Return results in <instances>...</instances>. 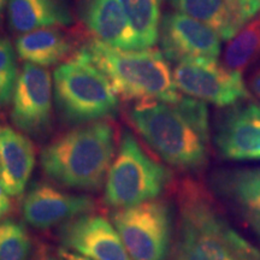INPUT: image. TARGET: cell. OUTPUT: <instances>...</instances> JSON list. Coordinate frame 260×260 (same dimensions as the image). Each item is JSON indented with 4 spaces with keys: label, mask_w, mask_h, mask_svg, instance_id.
<instances>
[{
    "label": "cell",
    "mask_w": 260,
    "mask_h": 260,
    "mask_svg": "<svg viewBox=\"0 0 260 260\" xmlns=\"http://www.w3.org/2000/svg\"><path fill=\"white\" fill-rule=\"evenodd\" d=\"M128 118L149 147L171 167L198 171L209 160L210 122L206 103L181 96L175 103H136Z\"/></svg>",
    "instance_id": "obj_1"
},
{
    "label": "cell",
    "mask_w": 260,
    "mask_h": 260,
    "mask_svg": "<svg viewBox=\"0 0 260 260\" xmlns=\"http://www.w3.org/2000/svg\"><path fill=\"white\" fill-rule=\"evenodd\" d=\"M170 260H260V252L234 230L212 201L187 182L180 193V217Z\"/></svg>",
    "instance_id": "obj_2"
},
{
    "label": "cell",
    "mask_w": 260,
    "mask_h": 260,
    "mask_svg": "<svg viewBox=\"0 0 260 260\" xmlns=\"http://www.w3.org/2000/svg\"><path fill=\"white\" fill-rule=\"evenodd\" d=\"M116 132L107 121L84 123L58 136L42 149V171L61 186L100 189L117 152Z\"/></svg>",
    "instance_id": "obj_3"
},
{
    "label": "cell",
    "mask_w": 260,
    "mask_h": 260,
    "mask_svg": "<svg viewBox=\"0 0 260 260\" xmlns=\"http://www.w3.org/2000/svg\"><path fill=\"white\" fill-rule=\"evenodd\" d=\"M81 50L123 100L175 103L182 96L169 60L158 48L121 50L94 39Z\"/></svg>",
    "instance_id": "obj_4"
},
{
    "label": "cell",
    "mask_w": 260,
    "mask_h": 260,
    "mask_svg": "<svg viewBox=\"0 0 260 260\" xmlns=\"http://www.w3.org/2000/svg\"><path fill=\"white\" fill-rule=\"evenodd\" d=\"M53 94L60 116L74 124L104 121L119 110L110 81L82 50L54 70Z\"/></svg>",
    "instance_id": "obj_5"
},
{
    "label": "cell",
    "mask_w": 260,
    "mask_h": 260,
    "mask_svg": "<svg viewBox=\"0 0 260 260\" xmlns=\"http://www.w3.org/2000/svg\"><path fill=\"white\" fill-rule=\"evenodd\" d=\"M171 180L170 171L124 130L105 180L104 200L115 209L157 199Z\"/></svg>",
    "instance_id": "obj_6"
},
{
    "label": "cell",
    "mask_w": 260,
    "mask_h": 260,
    "mask_svg": "<svg viewBox=\"0 0 260 260\" xmlns=\"http://www.w3.org/2000/svg\"><path fill=\"white\" fill-rule=\"evenodd\" d=\"M111 220L132 260H168L172 237V211L153 199L116 209Z\"/></svg>",
    "instance_id": "obj_7"
},
{
    "label": "cell",
    "mask_w": 260,
    "mask_h": 260,
    "mask_svg": "<svg viewBox=\"0 0 260 260\" xmlns=\"http://www.w3.org/2000/svg\"><path fill=\"white\" fill-rule=\"evenodd\" d=\"M174 80L180 92L217 106H232L251 96L242 74L212 59L181 61L174 69Z\"/></svg>",
    "instance_id": "obj_8"
},
{
    "label": "cell",
    "mask_w": 260,
    "mask_h": 260,
    "mask_svg": "<svg viewBox=\"0 0 260 260\" xmlns=\"http://www.w3.org/2000/svg\"><path fill=\"white\" fill-rule=\"evenodd\" d=\"M53 95L50 71L25 61L12 95L11 121L16 128L34 138L46 134L52 125Z\"/></svg>",
    "instance_id": "obj_9"
},
{
    "label": "cell",
    "mask_w": 260,
    "mask_h": 260,
    "mask_svg": "<svg viewBox=\"0 0 260 260\" xmlns=\"http://www.w3.org/2000/svg\"><path fill=\"white\" fill-rule=\"evenodd\" d=\"M161 52L169 61L218 59L222 39L213 29L189 16L174 11L161 18L159 29Z\"/></svg>",
    "instance_id": "obj_10"
},
{
    "label": "cell",
    "mask_w": 260,
    "mask_h": 260,
    "mask_svg": "<svg viewBox=\"0 0 260 260\" xmlns=\"http://www.w3.org/2000/svg\"><path fill=\"white\" fill-rule=\"evenodd\" d=\"M214 145L229 160H260V105L245 102L229 106L218 117Z\"/></svg>",
    "instance_id": "obj_11"
},
{
    "label": "cell",
    "mask_w": 260,
    "mask_h": 260,
    "mask_svg": "<svg viewBox=\"0 0 260 260\" xmlns=\"http://www.w3.org/2000/svg\"><path fill=\"white\" fill-rule=\"evenodd\" d=\"M59 240L65 248L93 260H132L113 224L96 214H84L64 223Z\"/></svg>",
    "instance_id": "obj_12"
},
{
    "label": "cell",
    "mask_w": 260,
    "mask_h": 260,
    "mask_svg": "<svg viewBox=\"0 0 260 260\" xmlns=\"http://www.w3.org/2000/svg\"><path fill=\"white\" fill-rule=\"evenodd\" d=\"M95 203L88 195L69 194L48 183H34L25 195L22 212L27 224L37 229L64 224L88 214Z\"/></svg>",
    "instance_id": "obj_13"
},
{
    "label": "cell",
    "mask_w": 260,
    "mask_h": 260,
    "mask_svg": "<svg viewBox=\"0 0 260 260\" xmlns=\"http://www.w3.org/2000/svg\"><path fill=\"white\" fill-rule=\"evenodd\" d=\"M34 165L31 140L12 126L0 125V184L10 197L23 193Z\"/></svg>",
    "instance_id": "obj_14"
},
{
    "label": "cell",
    "mask_w": 260,
    "mask_h": 260,
    "mask_svg": "<svg viewBox=\"0 0 260 260\" xmlns=\"http://www.w3.org/2000/svg\"><path fill=\"white\" fill-rule=\"evenodd\" d=\"M84 21L95 40L121 50H140L138 38L119 0H88Z\"/></svg>",
    "instance_id": "obj_15"
},
{
    "label": "cell",
    "mask_w": 260,
    "mask_h": 260,
    "mask_svg": "<svg viewBox=\"0 0 260 260\" xmlns=\"http://www.w3.org/2000/svg\"><path fill=\"white\" fill-rule=\"evenodd\" d=\"M8 21L18 34L73 23V16L64 0H9Z\"/></svg>",
    "instance_id": "obj_16"
},
{
    "label": "cell",
    "mask_w": 260,
    "mask_h": 260,
    "mask_svg": "<svg viewBox=\"0 0 260 260\" xmlns=\"http://www.w3.org/2000/svg\"><path fill=\"white\" fill-rule=\"evenodd\" d=\"M73 50V41L60 28H41L21 34L16 52L27 63L47 68L63 61Z\"/></svg>",
    "instance_id": "obj_17"
},
{
    "label": "cell",
    "mask_w": 260,
    "mask_h": 260,
    "mask_svg": "<svg viewBox=\"0 0 260 260\" xmlns=\"http://www.w3.org/2000/svg\"><path fill=\"white\" fill-rule=\"evenodd\" d=\"M177 12L213 29L222 40H230L241 29L225 0H170Z\"/></svg>",
    "instance_id": "obj_18"
},
{
    "label": "cell",
    "mask_w": 260,
    "mask_h": 260,
    "mask_svg": "<svg viewBox=\"0 0 260 260\" xmlns=\"http://www.w3.org/2000/svg\"><path fill=\"white\" fill-rule=\"evenodd\" d=\"M216 187L247 213H260V169L235 170L218 175Z\"/></svg>",
    "instance_id": "obj_19"
},
{
    "label": "cell",
    "mask_w": 260,
    "mask_h": 260,
    "mask_svg": "<svg viewBox=\"0 0 260 260\" xmlns=\"http://www.w3.org/2000/svg\"><path fill=\"white\" fill-rule=\"evenodd\" d=\"M260 58V12L228 40L223 53L226 69L243 74Z\"/></svg>",
    "instance_id": "obj_20"
},
{
    "label": "cell",
    "mask_w": 260,
    "mask_h": 260,
    "mask_svg": "<svg viewBox=\"0 0 260 260\" xmlns=\"http://www.w3.org/2000/svg\"><path fill=\"white\" fill-rule=\"evenodd\" d=\"M138 38L140 50L154 47L160 29V0H119Z\"/></svg>",
    "instance_id": "obj_21"
},
{
    "label": "cell",
    "mask_w": 260,
    "mask_h": 260,
    "mask_svg": "<svg viewBox=\"0 0 260 260\" xmlns=\"http://www.w3.org/2000/svg\"><path fill=\"white\" fill-rule=\"evenodd\" d=\"M31 237L22 223L12 219L0 222V260H29Z\"/></svg>",
    "instance_id": "obj_22"
},
{
    "label": "cell",
    "mask_w": 260,
    "mask_h": 260,
    "mask_svg": "<svg viewBox=\"0 0 260 260\" xmlns=\"http://www.w3.org/2000/svg\"><path fill=\"white\" fill-rule=\"evenodd\" d=\"M18 76L15 47L8 39L0 37V106L12 100Z\"/></svg>",
    "instance_id": "obj_23"
},
{
    "label": "cell",
    "mask_w": 260,
    "mask_h": 260,
    "mask_svg": "<svg viewBox=\"0 0 260 260\" xmlns=\"http://www.w3.org/2000/svg\"><path fill=\"white\" fill-rule=\"evenodd\" d=\"M225 2L241 28L260 12V0H225Z\"/></svg>",
    "instance_id": "obj_24"
},
{
    "label": "cell",
    "mask_w": 260,
    "mask_h": 260,
    "mask_svg": "<svg viewBox=\"0 0 260 260\" xmlns=\"http://www.w3.org/2000/svg\"><path fill=\"white\" fill-rule=\"evenodd\" d=\"M12 207L10 195L4 190V188L0 184V222H3L4 218L10 213Z\"/></svg>",
    "instance_id": "obj_25"
},
{
    "label": "cell",
    "mask_w": 260,
    "mask_h": 260,
    "mask_svg": "<svg viewBox=\"0 0 260 260\" xmlns=\"http://www.w3.org/2000/svg\"><path fill=\"white\" fill-rule=\"evenodd\" d=\"M57 260H93L88 256L80 254V253L71 251L68 248H59L58 251V259Z\"/></svg>",
    "instance_id": "obj_26"
},
{
    "label": "cell",
    "mask_w": 260,
    "mask_h": 260,
    "mask_svg": "<svg viewBox=\"0 0 260 260\" xmlns=\"http://www.w3.org/2000/svg\"><path fill=\"white\" fill-rule=\"evenodd\" d=\"M249 87H251L252 92L260 99V68L252 75L251 80H249Z\"/></svg>",
    "instance_id": "obj_27"
},
{
    "label": "cell",
    "mask_w": 260,
    "mask_h": 260,
    "mask_svg": "<svg viewBox=\"0 0 260 260\" xmlns=\"http://www.w3.org/2000/svg\"><path fill=\"white\" fill-rule=\"evenodd\" d=\"M248 220L251 222L253 228L256 230V233L260 235V213H251L248 212Z\"/></svg>",
    "instance_id": "obj_28"
},
{
    "label": "cell",
    "mask_w": 260,
    "mask_h": 260,
    "mask_svg": "<svg viewBox=\"0 0 260 260\" xmlns=\"http://www.w3.org/2000/svg\"><path fill=\"white\" fill-rule=\"evenodd\" d=\"M9 0H0V19L3 18V15H4L5 9L8 8Z\"/></svg>",
    "instance_id": "obj_29"
},
{
    "label": "cell",
    "mask_w": 260,
    "mask_h": 260,
    "mask_svg": "<svg viewBox=\"0 0 260 260\" xmlns=\"http://www.w3.org/2000/svg\"><path fill=\"white\" fill-rule=\"evenodd\" d=\"M47 260H57V259H47Z\"/></svg>",
    "instance_id": "obj_30"
}]
</instances>
